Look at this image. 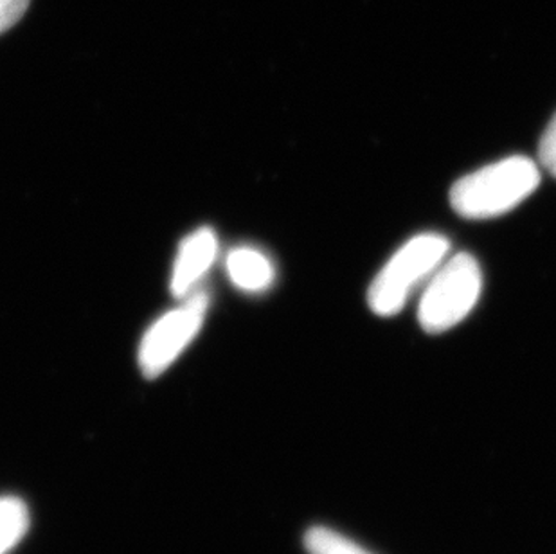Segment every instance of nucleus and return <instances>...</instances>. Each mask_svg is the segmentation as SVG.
Segmentation results:
<instances>
[{
  "label": "nucleus",
  "instance_id": "f03ea898",
  "mask_svg": "<svg viewBox=\"0 0 556 554\" xmlns=\"http://www.w3.org/2000/svg\"><path fill=\"white\" fill-rule=\"evenodd\" d=\"M448 251L451 243L445 236L434 232L415 236L400 247L369 287L368 304L372 314L380 317L400 314L413 293L426 287Z\"/></svg>",
  "mask_w": 556,
  "mask_h": 554
},
{
  "label": "nucleus",
  "instance_id": "6e6552de",
  "mask_svg": "<svg viewBox=\"0 0 556 554\" xmlns=\"http://www.w3.org/2000/svg\"><path fill=\"white\" fill-rule=\"evenodd\" d=\"M305 550L308 554H372L346 534L325 526H314L306 531Z\"/></svg>",
  "mask_w": 556,
  "mask_h": 554
},
{
  "label": "nucleus",
  "instance_id": "423d86ee",
  "mask_svg": "<svg viewBox=\"0 0 556 554\" xmlns=\"http://www.w3.org/2000/svg\"><path fill=\"white\" fill-rule=\"evenodd\" d=\"M226 268L232 285L243 292H265L276 279L273 262L251 247L232 249L227 256Z\"/></svg>",
  "mask_w": 556,
  "mask_h": 554
},
{
  "label": "nucleus",
  "instance_id": "7ed1b4c3",
  "mask_svg": "<svg viewBox=\"0 0 556 554\" xmlns=\"http://www.w3.org/2000/svg\"><path fill=\"white\" fill-rule=\"evenodd\" d=\"M483 290V270L478 260L459 252L446 256L421 292L418 320L427 333H443L467 319Z\"/></svg>",
  "mask_w": 556,
  "mask_h": 554
},
{
  "label": "nucleus",
  "instance_id": "39448f33",
  "mask_svg": "<svg viewBox=\"0 0 556 554\" xmlns=\"http://www.w3.org/2000/svg\"><path fill=\"white\" fill-rule=\"evenodd\" d=\"M216 256H218V238L215 230L202 227L186 236L175 257L172 285H169L175 298H188L194 285L210 273Z\"/></svg>",
  "mask_w": 556,
  "mask_h": 554
},
{
  "label": "nucleus",
  "instance_id": "0eeeda50",
  "mask_svg": "<svg viewBox=\"0 0 556 554\" xmlns=\"http://www.w3.org/2000/svg\"><path fill=\"white\" fill-rule=\"evenodd\" d=\"M29 528V512L24 501L0 498V554L10 553Z\"/></svg>",
  "mask_w": 556,
  "mask_h": 554
},
{
  "label": "nucleus",
  "instance_id": "f257e3e1",
  "mask_svg": "<svg viewBox=\"0 0 556 554\" xmlns=\"http://www.w3.org/2000/svg\"><path fill=\"white\" fill-rule=\"evenodd\" d=\"M539 184L535 161L514 155L459 178L451 189L452 210L468 221L503 216L535 193Z\"/></svg>",
  "mask_w": 556,
  "mask_h": 554
},
{
  "label": "nucleus",
  "instance_id": "9d476101",
  "mask_svg": "<svg viewBox=\"0 0 556 554\" xmlns=\"http://www.w3.org/2000/svg\"><path fill=\"white\" fill-rule=\"evenodd\" d=\"M31 0H0V35L10 32L26 15Z\"/></svg>",
  "mask_w": 556,
  "mask_h": 554
},
{
  "label": "nucleus",
  "instance_id": "20e7f679",
  "mask_svg": "<svg viewBox=\"0 0 556 554\" xmlns=\"http://www.w3.org/2000/svg\"><path fill=\"white\" fill-rule=\"evenodd\" d=\"M210 295L197 292L186 303L159 317L139 345V367L147 378H157L179 358L204 325Z\"/></svg>",
  "mask_w": 556,
  "mask_h": 554
},
{
  "label": "nucleus",
  "instance_id": "1a4fd4ad",
  "mask_svg": "<svg viewBox=\"0 0 556 554\" xmlns=\"http://www.w3.org/2000/svg\"><path fill=\"white\" fill-rule=\"evenodd\" d=\"M539 161L542 166L546 167L547 172L552 173L553 177H556V114L549 125H547L546 131L541 139V147H539Z\"/></svg>",
  "mask_w": 556,
  "mask_h": 554
}]
</instances>
